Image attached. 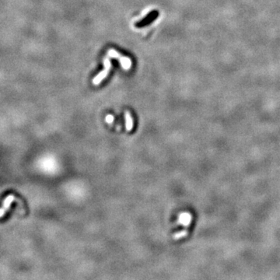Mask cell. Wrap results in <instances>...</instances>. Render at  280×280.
Wrapping results in <instances>:
<instances>
[{
  "label": "cell",
  "mask_w": 280,
  "mask_h": 280,
  "mask_svg": "<svg viewBox=\"0 0 280 280\" xmlns=\"http://www.w3.org/2000/svg\"><path fill=\"white\" fill-rule=\"evenodd\" d=\"M124 118H125V128L128 132H130L133 128V120L132 117L129 111H125L124 113Z\"/></svg>",
  "instance_id": "obj_5"
},
{
  "label": "cell",
  "mask_w": 280,
  "mask_h": 280,
  "mask_svg": "<svg viewBox=\"0 0 280 280\" xmlns=\"http://www.w3.org/2000/svg\"><path fill=\"white\" fill-rule=\"evenodd\" d=\"M105 121H107L108 124H111V123L114 121V116L111 114H108L105 118Z\"/></svg>",
  "instance_id": "obj_6"
},
{
  "label": "cell",
  "mask_w": 280,
  "mask_h": 280,
  "mask_svg": "<svg viewBox=\"0 0 280 280\" xmlns=\"http://www.w3.org/2000/svg\"><path fill=\"white\" fill-rule=\"evenodd\" d=\"M14 200H15V197H14V195H12V194L7 196V197L4 199L2 203V207L1 210H0V216H1V217H3V216H4V214L6 213V212L9 209V207H10V205L12 203V202H13Z\"/></svg>",
  "instance_id": "obj_4"
},
{
  "label": "cell",
  "mask_w": 280,
  "mask_h": 280,
  "mask_svg": "<svg viewBox=\"0 0 280 280\" xmlns=\"http://www.w3.org/2000/svg\"><path fill=\"white\" fill-rule=\"evenodd\" d=\"M104 69L102 72H100V73H98L97 76L93 79V83L94 85H98V84L100 83L103 81V79H105L106 77L108 75L109 72H110V68H111V64H110V60H109L107 58H105L104 59Z\"/></svg>",
  "instance_id": "obj_2"
},
{
  "label": "cell",
  "mask_w": 280,
  "mask_h": 280,
  "mask_svg": "<svg viewBox=\"0 0 280 280\" xmlns=\"http://www.w3.org/2000/svg\"><path fill=\"white\" fill-rule=\"evenodd\" d=\"M108 55L111 58H114L116 59H119L120 63H121V66L124 69L128 70L131 66H132V61L129 58L124 57L122 56L121 54H119L118 52H117L114 49H110L108 51Z\"/></svg>",
  "instance_id": "obj_1"
},
{
  "label": "cell",
  "mask_w": 280,
  "mask_h": 280,
  "mask_svg": "<svg viewBox=\"0 0 280 280\" xmlns=\"http://www.w3.org/2000/svg\"><path fill=\"white\" fill-rule=\"evenodd\" d=\"M157 16H158V12H157V11H153V12L149 13L148 16H146L142 21H140L139 23H137V26L141 27V26H146V25H148L149 23H151L152 22H153L154 20L157 18Z\"/></svg>",
  "instance_id": "obj_3"
}]
</instances>
